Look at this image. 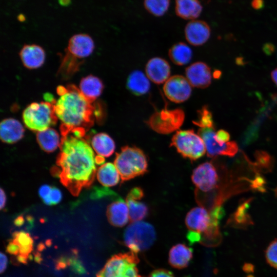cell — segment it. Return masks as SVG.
Masks as SVG:
<instances>
[{"instance_id": "1", "label": "cell", "mask_w": 277, "mask_h": 277, "mask_svg": "<svg viewBox=\"0 0 277 277\" xmlns=\"http://www.w3.org/2000/svg\"><path fill=\"white\" fill-rule=\"evenodd\" d=\"M84 137L76 136L71 132L62 135L56 167L52 170L74 196L89 187L96 174L95 156Z\"/></svg>"}, {"instance_id": "2", "label": "cell", "mask_w": 277, "mask_h": 277, "mask_svg": "<svg viewBox=\"0 0 277 277\" xmlns=\"http://www.w3.org/2000/svg\"><path fill=\"white\" fill-rule=\"evenodd\" d=\"M66 88V92L54 104L55 114L61 122V135L75 128H82L87 130L93 125L96 117V108L79 89L73 84Z\"/></svg>"}, {"instance_id": "3", "label": "cell", "mask_w": 277, "mask_h": 277, "mask_svg": "<svg viewBox=\"0 0 277 277\" xmlns=\"http://www.w3.org/2000/svg\"><path fill=\"white\" fill-rule=\"evenodd\" d=\"M114 165L122 182L132 179L147 172V158L144 152L135 146H125L116 153Z\"/></svg>"}, {"instance_id": "4", "label": "cell", "mask_w": 277, "mask_h": 277, "mask_svg": "<svg viewBox=\"0 0 277 277\" xmlns=\"http://www.w3.org/2000/svg\"><path fill=\"white\" fill-rule=\"evenodd\" d=\"M219 223L205 208L201 206L191 209L185 217L188 242L191 244L200 243L203 236L219 229Z\"/></svg>"}, {"instance_id": "5", "label": "cell", "mask_w": 277, "mask_h": 277, "mask_svg": "<svg viewBox=\"0 0 277 277\" xmlns=\"http://www.w3.org/2000/svg\"><path fill=\"white\" fill-rule=\"evenodd\" d=\"M54 104L46 101L29 104L22 113L25 126L38 132L55 125L58 118L55 113Z\"/></svg>"}, {"instance_id": "6", "label": "cell", "mask_w": 277, "mask_h": 277, "mask_svg": "<svg viewBox=\"0 0 277 277\" xmlns=\"http://www.w3.org/2000/svg\"><path fill=\"white\" fill-rule=\"evenodd\" d=\"M124 243L130 251L137 254L149 249L156 240L153 226L146 222H132L124 233Z\"/></svg>"}, {"instance_id": "7", "label": "cell", "mask_w": 277, "mask_h": 277, "mask_svg": "<svg viewBox=\"0 0 277 277\" xmlns=\"http://www.w3.org/2000/svg\"><path fill=\"white\" fill-rule=\"evenodd\" d=\"M137 254L130 251L112 255L107 260L96 277H142L137 265Z\"/></svg>"}, {"instance_id": "8", "label": "cell", "mask_w": 277, "mask_h": 277, "mask_svg": "<svg viewBox=\"0 0 277 277\" xmlns=\"http://www.w3.org/2000/svg\"><path fill=\"white\" fill-rule=\"evenodd\" d=\"M184 158L195 161L202 157L206 150L203 140L193 130L177 131L170 143Z\"/></svg>"}, {"instance_id": "9", "label": "cell", "mask_w": 277, "mask_h": 277, "mask_svg": "<svg viewBox=\"0 0 277 277\" xmlns=\"http://www.w3.org/2000/svg\"><path fill=\"white\" fill-rule=\"evenodd\" d=\"M185 119V112L181 108H165L153 113L146 121L153 130L161 134H169L179 129Z\"/></svg>"}, {"instance_id": "10", "label": "cell", "mask_w": 277, "mask_h": 277, "mask_svg": "<svg viewBox=\"0 0 277 277\" xmlns=\"http://www.w3.org/2000/svg\"><path fill=\"white\" fill-rule=\"evenodd\" d=\"M94 48V42L88 34L79 33L73 35L69 40L62 65L68 69L77 70L78 65L76 60L89 56Z\"/></svg>"}, {"instance_id": "11", "label": "cell", "mask_w": 277, "mask_h": 277, "mask_svg": "<svg viewBox=\"0 0 277 277\" xmlns=\"http://www.w3.org/2000/svg\"><path fill=\"white\" fill-rule=\"evenodd\" d=\"M215 133L214 127L200 128L198 131V134L205 144L208 156L212 158L219 155L234 156L238 151L236 143L220 142L216 138Z\"/></svg>"}, {"instance_id": "12", "label": "cell", "mask_w": 277, "mask_h": 277, "mask_svg": "<svg viewBox=\"0 0 277 277\" xmlns=\"http://www.w3.org/2000/svg\"><path fill=\"white\" fill-rule=\"evenodd\" d=\"M191 179L196 187L195 191L209 193L217 188L219 177L217 171L211 162L202 163L195 168Z\"/></svg>"}, {"instance_id": "13", "label": "cell", "mask_w": 277, "mask_h": 277, "mask_svg": "<svg viewBox=\"0 0 277 277\" xmlns=\"http://www.w3.org/2000/svg\"><path fill=\"white\" fill-rule=\"evenodd\" d=\"M166 96L171 101L180 103L187 101L190 96L191 85L187 78L180 75L170 77L163 86Z\"/></svg>"}, {"instance_id": "14", "label": "cell", "mask_w": 277, "mask_h": 277, "mask_svg": "<svg viewBox=\"0 0 277 277\" xmlns=\"http://www.w3.org/2000/svg\"><path fill=\"white\" fill-rule=\"evenodd\" d=\"M33 243V239L28 233L15 232L13 233L12 240L7 245V251L10 254L16 256L19 262L24 264L32 251Z\"/></svg>"}, {"instance_id": "15", "label": "cell", "mask_w": 277, "mask_h": 277, "mask_svg": "<svg viewBox=\"0 0 277 277\" xmlns=\"http://www.w3.org/2000/svg\"><path fill=\"white\" fill-rule=\"evenodd\" d=\"M186 78L191 86L206 88L211 83L210 68L205 63L197 62L189 66L185 70Z\"/></svg>"}, {"instance_id": "16", "label": "cell", "mask_w": 277, "mask_h": 277, "mask_svg": "<svg viewBox=\"0 0 277 277\" xmlns=\"http://www.w3.org/2000/svg\"><path fill=\"white\" fill-rule=\"evenodd\" d=\"M185 36L191 45L199 46L205 44L209 38L211 29L209 25L202 20H192L185 28Z\"/></svg>"}, {"instance_id": "17", "label": "cell", "mask_w": 277, "mask_h": 277, "mask_svg": "<svg viewBox=\"0 0 277 277\" xmlns=\"http://www.w3.org/2000/svg\"><path fill=\"white\" fill-rule=\"evenodd\" d=\"M147 77L153 83L160 85L165 82L170 75V66L165 59L155 57L147 62L145 67Z\"/></svg>"}, {"instance_id": "18", "label": "cell", "mask_w": 277, "mask_h": 277, "mask_svg": "<svg viewBox=\"0 0 277 277\" xmlns=\"http://www.w3.org/2000/svg\"><path fill=\"white\" fill-rule=\"evenodd\" d=\"M24 66L29 69H37L44 63L46 55L42 47L35 45H25L19 52Z\"/></svg>"}, {"instance_id": "19", "label": "cell", "mask_w": 277, "mask_h": 277, "mask_svg": "<svg viewBox=\"0 0 277 277\" xmlns=\"http://www.w3.org/2000/svg\"><path fill=\"white\" fill-rule=\"evenodd\" d=\"M106 214L110 224L116 227L124 226L129 220L127 203L120 197L107 206Z\"/></svg>"}, {"instance_id": "20", "label": "cell", "mask_w": 277, "mask_h": 277, "mask_svg": "<svg viewBox=\"0 0 277 277\" xmlns=\"http://www.w3.org/2000/svg\"><path fill=\"white\" fill-rule=\"evenodd\" d=\"M193 258L191 248L182 243L173 245L169 251L168 263L173 268L182 269L187 267Z\"/></svg>"}, {"instance_id": "21", "label": "cell", "mask_w": 277, "mask_h": 277, "mask_svg": "<svg viewBox=\"0 0 277 277\" xmlns=\"http://www.w3.org/2000/svg\"><path fill=\"white\" fill-rule=\"evenodd\" d=\"M24 131L22 124L15 118H7L1 123V139L4 143L13 144L18 142L23 137Z\"/></svg>"}, {"instance_id": "22", "label": "cell", "mask_w": 277, "mask_h": 277, "mask_svg": "<svg viewBox=\"0 0 277 277\" xmlns=\"http://www.w3.org/2000/svg\"><path fill=\"white\" fill-rule=\"evenodd\" d=\"M78 89L85 97L93 103L102 94L104 84L98 77L89 75L81 79Z\"/></svg>"}, {"instance_id": "23", "label": "cell", "mask_w": 277, "mask_h": 277, "mask_svg": "<svg viewBox=\"0 0 277 277\" xmlns=\"http://www.w3.org/2000/svg\"><path fill=\"white\" fill-rule=\"evenodd\" d=\"M202 10L199 0H175L176 15L183 19L194 20L199 17Z\"/></svg>"}, {"instance_id": "24", "label": "cell", "mask_w": 277, "mask_h": 277, "mask_svg": "<svg viewBox=\"0 0 277 277\" xmlns=\"http://www.w3.org/2000/svg\"><path fill=\"white\" fill-rule=\"evenodd\" d=\"M149 78L140 70L132 72L127 78V88L135 95L140 96L147 93L150 88Z\"/></svg>"}, {"instance_id": "25", "label": "cell", "mask_w": 277, "mask_h": 277, "mask_svg": "<svg viewBox=\"0 0 277 277\" xmlns=\"http://www.w3.org/2000/svg\"><path fill=\"white\" fill-rule=\"evenodd\" d=\"M91 144L98 155L109 157L111 155L115 148L113 140L107 133H99L92 138Z\"/></svg>"}, {"instance_id": "26", "label": "cell", "mask_w": 277, "mask_h": 277, "mask_svg": "<svg viewBox=\"0 0 277 277\" xmlns=\"http://www.w3.org/2000/svg\"><path fill=\"white\" fill-rule=\"evenodd\" d=\"M36 139L41 148L47 152L55 151L61 142L58 133L52 128L38 132Z\"/></svg>"}, {"instance_id": "27", "label": "cell", "mask_w": 277, "mask_h": 277, "mask_svg": "<svg viewBox=\"0 0 277 277\" xmlns=\"http://www.w3.org/2000/svg\"><path fill=\"white\" fill-rule=\"evenodd\" d=\"M99 182L105 187H112L117 185L121 176L115 165L106 163L100 166L96 173Z\"/></svg>"}, {"instance_id": "28", "label": "cell", "mask_w": 277, "mask_h": 277, "mask_svg": "<svg viewBox=\"0 0 277 277\" xmlns=\"http://www.w3.org/2000/svg\"><path fill=\"white\" fill-rule=\"evenodd\" d=\"M168 55L174 64L183 66L190 62L192 58V52L187 44L180 42L175 44L170 48Z\"/></svg>"}, {"instance_id": "29", "label": "cell", "mask_w": 277, "mask_h": 277, "mask_svg": "<svg viewBox=\"0 0 277 277\" xmlns=\"http://www.w3.org/2000/svg\"><path fill=\"white\" fill-rule=\"evenodd\" d=\"M251 200H248L241 203L238 207L231 217L228 220L227 224L229 225L244 228L253 224V222L248 213Z\"/></svg>"}, {"instance_id": "30", "label": "cell", "mask_w": 277, "mask_h": 277, "mask_svg": "<svg viewBox=\"0 0 277 277\" xmlns=\"http://www.w3.org/2000/svg\"><path fill=\"white\" fill-rule=\"evenodd\" d=\"M126 203L129 210V221L131 222L141 221L148 213V206L139 200L126 197Z\"/></svg>"}, {"instance_id": "31", "label": "cell", "mask_w": 277, "mask_h": 277, "mask_svg": "<svg viewBox=\"0 0 277 277\" xmlns=\"http://www.w3.org/2000/svg\"><path fill=\"white\" fill-rule=\"evenodd\" d=\"M170 0H144L145 9L155 16H162L168 11Z\"/></svg>"}, {"instance_id": "32", "label": "cell", "mask_w": 277, "mask_h": 277, "mask_svg": "<svg viewBox=\"0 0 277 277\" xmlns=\"http://www.w3.org/2000/svg\"><path fill=\"white\" fill-rule=\"evenodd\" d=\"M193 123L200 128L214 127V122L211 112L206 106H203L197 111V118Z\"/></svg>"}, {"instance_id": "33", "label": "cell", "mask_w": 277, "mask_h": 277, "mask_svg": "<svg viewBox=\"0 0 277 277\" xmlns=\"http://www.w3.org/2000/svg\"><path fill=\"white\" fill-rule=\"evenodd\" d=\"M265 256L268 264L277 269V239L271 242L265 251Z\"/></svg>"}, {"instance_id": "34", "label": "cell", "mask_w": 277, "mask_h": 277, "mask_svg": "<svg viewBox=\"0 0 277 277\" xmlns=\"http://www.w3.org/2000/svg\"><path fill=\"white\" fill-rule=\"evenodd\" d=\"M258 165L263 168H270L271 165V156L266 152L259 151L255 153Z\"/></svg>"}, {"instance_id": "35", "label": "cell", "mask_w": 277, "mask_h": 277, "mask_svg": "<svg viewBox=\"0 0 277 277\" xmlns=\"http://www.w3.org/2000/svg\"><path fill=\"white\" fill-rule=\"evenodd\" d=\"M62 192L55 187H52L48 199L45 204L52 205L58 204L62 200Z\"/></svg>"}, {"instance_id": "36", "label": "cell", "mask_w": 277, "mask_h": 277, "mask_svg": "<svg viewBox=\"0 0 277 277\" xmlns=\"http://www.w3.org/2000/svg\"><path fill=\"white\" fill-rule=\"evenodd\" d=\"M147 277H175L173 273L166 269L159 268L151 272Z\"/></svg>"}, {"instance_id": "37", "label": "cell", "mask_w": 277, "mask_h": 277, "mask_svg": "<svg viewBox=\"0 0 277 277\" xmlns=\"http://www.w3.org/2000/svg\"><path fill=\"white\" fill-rule=\"evenodd\" d=\"M265 184L264 179L261 176H257L251 183V187L255 190L263 192L265 191Z\"/></svg>"}, {"instance_id": "38", "label": "cell", "mask_w": 277, "mask_h": 277, "mask_svg": "<svg viewBox=\"0 0 277 277\" xmlns=\"http://www.w3.org/2000/svg\"><path fill=\"white\" fill-rule=\"evenodd\" d=\"M144 195L143 190L141 187H135L131 189L126 197L141 200L144 197Z\"/></svg>"}, {"instance_id": "39", "label": "cell", "mask_w": 277, "mask_h": 277, "mask_svg": "<svg viewBox=\"0 0 277 277\" xmlns=\"http://www.w3.org/2000/svg\"><path fill=\"white\" fill-rule=\"evenodd\" d=\"M51 188L52 187L50 186L44 185L42 186L39 189V195L45 204L48 199Z\"/></svg>"}, {"instance_id": "40", "label": "cell", "mask_w": 277, "mask_h": 277, "mask_svg": "<svg viewBox=\"0 0 277 277\" xmlns=\"http://www.w3.org/2000/svg\"><path fill=\"white\" fill-rule=\"evenodd\" d=\"M215 136L220 142L226 143L229 142L230 136L229 133L223 129H221L216 132Z\"/></svg>"}, {"instance_id": "41", "label": "cell", "mask_w": 277, "mask_h": 277, "mask_svg": "<svg viewBox=\"0 0 277 277\" xmlns=\"http://www.w3.org/2000/svg\"><path fill=\"white\" fill-rule=\"evenodd\" d=\"M251 6L254 10L262 9L264 6V0H252Z\"/></svg>"}, {"instance_id": "42", "label": "cell", "mask_w": 277, "mask_h": 277, "mask_svg": "<svg viewBox=\"0 0 277 277\" xmlns=\"http://www.w3.org/2000/svg\"><path fill=\"white\" fill-rule=\"evenodd\" d=\"M1 273H3L7 268L8 260L6 255L3 252H1Z\"/></svg>"}, {"instance_id": "43", "label": "cell", "mask_w": 277, "mask_h": 277, "mask_svg": "<svg viewBox=\"0 0 277 277\" xmlns=\"http://www.w3.org/2000/svg\"><path fill=\"white\" fill-rule=\"evenodd\" d=\"M243 270L246 273H251L254 270V266L250 263H245L243 266Z\"/></svg>"}, {"instance_id": "44", "label": "cell", "mask_w": 277, "mask_h": 277, "mask_svg": "<svg viewBox=\"0 0 277 277\" xmlns=\"http://www.w3.org/2000/svg\"><path fill=\"white\" fill-rule=\"evenodd\" d=\"M6 195L5 191L1 189V209H2L5 207L6 203Z\"/></svg>"}, {"instance_id": "45", "label": "cell", "mask_w": 277, "mask_h": 277, "mask_svg": "<svg viewBox=\"0 0 277 277\" xmlns=\"http://www.w3.org/2000/svg\"><path fill=\"white\" fill-rule=\"evenodd\" d=\"M44 98L46 102H48L53 104H55L56 102V100H55L53 95L50 93H45L44 94Z\"/></svg>"}, {"instance_id": "46", "label": "cell", "mask_w": 277, "mask_h": 277, "mask_svg": "<svg viewBox=\"0 0 277 277\" xmlns=\"http://www.w3.org/2000/svg\"><path fill=\"white\" fill-rule=\"evenodd\" d=\"M271 77L272 81L277 87V67L272 71L271 73Z\"/></svg>"}, {"instance_id": "47", "label": "cell", "mask_w": 277, "mask_h": 277, "mask_svg": "<svg viewBox=\"0 0 277 277\" xmlns=\"http://www.w3.org/2000/svg\"><path fill=\"white\" fill-rule=\"evenodd\" d=\"M59 4L63 7H67L71 3V0H57Z\"/></svg>"}, {"instance_id": "48", "label": "cell", "mask_w": 277, "mask_h": 277, "mask_svg": "<svg viewBox=\"0 0 277 277\" xmlns=\"http://www.w3.org/2000/svg\"><path fill=\"white\" fill-rule=\"evenodd\" d=\"M105 161V159L101 155H97L95 156V162L97 164H102Z\"/></svg>"}, {"instance_id": "49", "label": "cell", "mask_w": 277, "mask_h": 277, "mask_svg": "<svg viewBox=\"0 0 277 277\" xmlns=\"http://www.w3.org/2000/svg\"><path fill=\"white\" fill-rule=\"evenodd\" d=\"M17 19L20 22H24L25 20V16L23 14H19L17 16Z\"/></svg>"}, {"instance_id": "50", "label": "cell", "mask_w": 277, "mask_h": 277, "mask_svg": "<svg viewBox=\"0 0 277 277\" xmlns=\"http://www.w3.org/2000/svg\"><path fill=\"white\" fill-rule=\"evenodd\" d=\"M247 277H254L253 275H249L247 276Z\"/></svg>"}]
</instances>
